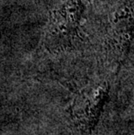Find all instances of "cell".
Masks as SVG:
<instances>
[{
	"label": "cell",
	"mask_w": 134,
	"mask_h": 135,
	"mask_svg": "<svg viewBox=\"0 0 134 135\" xmlns=\"http://www.w3.org/2000/svg\"><path fill=\"white\" fill-rule=\"evenodd\" d=\"M118 108L125 120L134 122V43L116 80Z\"/></svg>",
	"instance_id": "3"
},
{
	"label": "cell",
	"mask_w": 134,
	"mask_h": 135,
	"mask_svg": "<svg viewBox=\"0 0 134 135\" xmlns=\"http://www.w3.org/2000/svg\"><path fill=\"white\" fill-rule=\"evenodd\" d=\"M94 21L96 59L118 73L134 43V0H100Z\"/></svg>",
	"instance_id": "1"
},
{
	"label": "cell",
	"mask_w": 134,
	"mask_h": 135,
	"mask_svg": "<svg viewBox=\"0 0 134 135\" xmlns=\"http://www.w3.org/2000/svg\"><path fill=\"white\" fill-rule=\"evenodd\" d=\"M85 16L84 0H64L50 14L45 42L54 51H72L85 46L82 24Z\"/></svg>",
	"instance_id": "2"
}]
</instances>
